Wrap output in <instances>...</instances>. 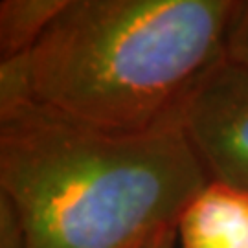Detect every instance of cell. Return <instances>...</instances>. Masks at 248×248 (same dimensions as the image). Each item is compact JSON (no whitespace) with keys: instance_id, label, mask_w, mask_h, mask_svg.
<instances>
[{"instance_id":"cell-1","label":"cell","mask_w":248,"mask_h":248,"mask_svg":"<svg viewBox=\"0 0 248 248\" xmlns=\"http://www.w3.org/2000/svg\"><path fill=\"white\" fill-rule=\"evenodd\" d=\"M210 184L178 112L140 133H107L20 101L0 108V193L26 248H136L177 226Z\"/></svg>"},{"instance_id":"cell-2","label":"cell","mask_w":248,"mask_h":248,"mask_svg":"<svg viewBox=\"0 0 248 248\" xmlns=\"http://www.w3.org/2000/svg\"><path fill=\"white\" fill-rule=\"evenodd\" d=\"M233 0H66L28 55L0 62V108L140 133L177 114L224 55Z\"/></svg>"},{"instance_id":"cell-3","label":"cell","mask_w":248,"mask_h":248,"mask_svg":"<svg viewBox=\"0 0 248 248\" xmlns=\"http://www.w3.org/2000/svg\"><path fill=\"white\" fill-rule=\"evenodd\" d=\"M180 129L210 182L248 193V68L222 55L178 108Z\"/></svg>"},{"instance_id":"cell-4","label":"cell","mask_w":248,"mask_h":248,"mask_svg":"<svg viewBox=\"0 0 248 248\" xmlns=\"http://www.w3.org/2000/svg\"><path fill=\"white\" fill-rule=\"evenodd\" d=\"M182 248H248V193L210 182L177 224Z\"/></svg>"},{"instance_id":"cell-5","label":"cell","mask_w":248,"mask_h":248,"mask_svg":"<svg viewBox=\"0 0 248 248\" xmlns=\"http://www.w3.org/2000/svg\"><path fill=\"white\" fill-rule=\"evenodd\" d=\"M64 4L66 0H4L0 4V62L28 55Z\"/></svg>"},{"instance_id":"cell-6","label":"cell","mask_w":248,"mask_h":248,"mask_svg":"<svg viewBox=\"0 0 248 248\" xmlns=\"http://www.w3.org/2000/svg\"><path fill=\"white\" fill-rule=\"evenodd\" d=\"M224 55L248 68V0H233L224 31Z\"/></svg>"},{"instance_id":"cell-7","label":"cell","mask_w":248,"mask_h":248,"mask_svg":"<svg viewBox=\"0 0 248 248\" xmlns=\"http://www.w3.org/2000/svg\"><path fill=\"white\" fill-rule=\"evenodd\" d=\"M0 248H26L24 226L17 206L0 193Z\"/></svg>"},{"instance_id":"cell-8","label":"cell","mask_w":248,"mask_h":248,"mask_svg":"<svg viewBox=\"0 0 248 248\" xmlns=\"http://www.w3.org/2000/svg\"><path fill=\"white\" fill-rule=\"evenodd\" d=\"M178 237L177 226L173 228H166V230H160L158 233L151 235L149 239H145L136 248H175V241Z\"/></svg>"}]
</instances>
